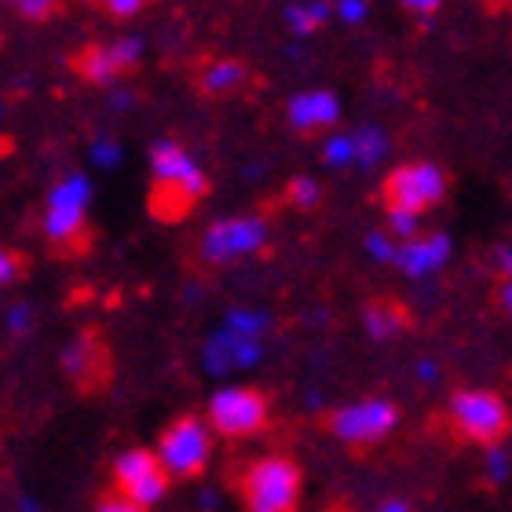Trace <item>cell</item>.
<instances>
[{
    "instance_id": "cell-1",
    "label": "cell",
    "mask_w": 512,
    "mask_h": 512,
    "mask_svg": "<svg viewBox=\"0 0 512 512\" xmlns=\"http://www.w3.org/2000/svg\"><path fill=\"white\" fill-rule=\"evenodd\" d=\"M147 158H150L147 216L165 227L191 220L194 209L213 194V183L202 172V165L176 139H158L150 147Z\"/></svg>"
},
{
    "instance_id": "cell-2",
    "label": "cell",
    "mask_w": 512,
    "mask_h": 512,
    "mask_svg": "<svg viewBox=\"0 0 512 512\" xmlns=\"http://www.w3.org/2000/svg\"><path fill=\"white\" fill-rule=\"evenodd\" d=\"M41 238L48 256L59 260V264H81V260L96 253L99 235L96 224H92V213H88L81 183H59L48 194L41 213Z\"/></svg>"
},
{
    "instance_id": "cell-3",
    "label": "cell",
    "mask_w": 512,
    "mask_h": 512,
    "mask_svg": "<svg viewBox=\"0 0 512 512\" xmlns=\"http://www.w3.org/2000/svg\"><path fill=\"white\" fill-rule=\"evenodd\" d=\"M59 374L77 399H103L118 381V355L114 341L99 322H88L70 337L59 352Z\"/></svg>"
},
{
    "instance_id": "cell-4",
    "label": "cell",
    "mask_w": 512,
    "mask_h": 512,
    "mask_svg": "<svg viewBox=\"0 0 512 512\" xmlns=\"http://www.w3.org/2000/svg\"><path fill=\"white\" fill-rule=\"evenodd\" d=\"M235 491L246 512H300L304 472L289 454H264L238 472Z\"/></svg>"
},
{
    "instance_id": "cell-5",
    "label": "cell",
    "mask_w": 512,
    "mask_h": 512,
    "mask_svg": "<svg viewBox=\"0 0 512 512\" xmlns=\"http://www.w3.org/2000/svg\"><path fill=\"white\" fill-rule=\"evenodd\" d=\"M267 242H271V220L264 213L224 216L202 231L194 246V260L209 271H220V267L242 264L249 256H264Z\"/></svg>"
},
{
    "instance_id": "cell-6",
    "label": "cell",
    "mask_w": 512,
    "mask_h": 512,
    "mask_svg": "<svg viewBox=\"0 0 512 512\" xmlns=\"http://www.w3.org/2000/svg\"><path fill=\"white\" fill-rule=\"evenodd\" d=\"M213 443L216 436L209 432L202 414L194 410H183V414L169 417L165 428L154 439V454L161 458L165 472L172 476V483H191L202 480L209 461H213Z\"/></svg>"
},
{
    "instance_id": "cell-7",
    "label": "cell",
    "mask_w": 512,
    "mask_h": 512,
    "mask_svg": "<svg viewBox=\"0 0 512 512\" xmlns=\"http://www.w3.org/2000/svg\"><path fill=\"white\" fill-rule=\"evenodd\" d=\"M202 417L213 436L242 443V439L267 432V425H271V399L256 384H231V388H220L205 403Z\"/></svg>"
},
{
    "instance_id": "cell-8",
    "label": "cell",
    "mask_w": 512,
    "mask_h": 512,
    "mask_svg": "<svg viewBox=\"0 0 512 512\" xmlns=\"http://www.w3.org/2000/svg\"><path fill=\"white\" fill-rule=\"evenodd\" d=\"M66 70L88 88H110L118 81H132L143 70V48L132 37L85 41L66 52Z\"/></svg>"
},
{
    "instance_id": "cell-9",
    "label": "cell",
    "mask_w": 512,
    "mask_h": 512,
    "mask_svg": "<svg viewBox=\"0 0 512 512\" xmlns=\"http://www.w3.org/2000/svg\"><path fill=\"white\" fill-rule=\"evenodd\" d=\"M450 425L461 439L469 443H480V447H498L512 428V414L505 399L498 392H487V388H461V392L450 395Z\"/></svg>"
},
{
    "instance_id": "cell-10",
    "label": "cell",
    "mask_w": 512,
    "mask_h": 512,
    "mask_svg": "<svg viewBox=\"0 0 512 512\" xmlns=\"http://www.w3.org/2000/svg\"><path fill=\"white\" fill-rule=\"evenodd\" d=\"M107 487L118 491L128 502H139L154 509L158 502H165L172 491V476L165 472L161 458L154 454V447H128L118 458L110 461Z\"/></svg>"
},
{
    "instance_id": "cell-11",
    "label": "cell",
    "mask_w": 512,
    "mask_h": 512,
    "mask_svg": "<svg viewBox=\"0 0 512 512\" xmlns=\"http://www.w3.org/2000/svg\"><path fill=\"white\" fill-rule=\"evenodd\" d=\"M326 432L333 439H341L344 447H377L392 436L399 425V406L392 399H359V403L337 406L326 414Z\"/></svg>"
},
{
    "instance_id": "cell-12",
    "label": "cell",
    "mask_w": 512,
    "mask_h": 512,
    "mask_svg": "<svg viewBox=\"0 0 512 512\" xmlns=\"http://www.w3.org/2000/svg\"><path fill=\"white\" fill-rule=\"evenodd\" d=\"M450 180L443 165L436 161H410V165H399V169L384 180V202L395 205V209H406V213H432L436 205L447 202Z\"/></svg>"
},
{
    "instance_id": "cell-13",
    "label": "cell",
    "mask_w": 512,
    "mask_h": 512,
    "mask_svg": "<svg viewBox=\"0 0 512 512\" xmlns=\"http://www.w3.org/2000/svg\"><path fill=\"white\" fill-rule=\"evenodd\" d=\"M191 88L209 103H227L256 88V70L242 55H202L191 66Z\"/></svg>"
},
{
    "instance_id": "cell-14",
    "label": "cell",
    "mask_w": 512,
    "mask_h": 512,
    "mask_svg": "<svg viewBox=\"0 0 512 512\" xmlns=\"http://www.w3.org/2000/svg\"><path fill=\"white\" fill-rule=\"evenodd\" d=\"M337 121H341V99L333 96L330 88L297 92V96L286 103V125L304 139L326 136Z\"/></svg>"
},
{
    "instance_id": "cell-15",
    "label": "cell",
    "mask_w": 512,
    "mask_h": 512,
    "mask_svg": "<svg viewBox=\"0 0 512 512\" xmlns=\"http://www.w3.org/2000/svg\"><path fill=\"white\" fill-rule=\"evenodd\" d=\"M450 253H454L450 235L432 231V235H414V238H406V242H399L395 264L403 267V275H410V278H428L447 267Z\"/></svg>"
},
{
    "instance_id": "cell-16",
    "label": "cell",
    "mask_w": 512,
    "mask_h": 512,
    "mask_svg": "<svg viewBox=\"0 0 512 512\" xmlns=\"http://www.w3.org/2000/svg\"><path fill=\"white\" fill-rule=\"evenodd\" d=\"M406 311L395 304V300H374V304H366L363 311V326L366 333L374 337V341H392L399 333L406 330Z\"/></svg>"
},
{
    "instance_id": "cell-17",
    "label": "cell",
    "mask_w": 512,
    "mask_h": 512,
    "mask_svg": "<svg viewBox=\"0 0 512 512\" xmlns=\"http://www.w3.org/2000/svg\"><path fill=\"white\" fill-rule=\"evenodd\" d=\"M4 8L15 15V19L30 22V26H48V22L63 19L70 0H4Z\"/></svg>"
},
{
    "instance_id": "cell-18",
    "label": "cell",
    "mask_w": 512,
    "mask_h": 512,
    "mask_svg": "<svg viewBox=\"0 0 512 512\" xmlns=\"http://www.w3.org/2000/svg\"><path fill=\"white\" fill-rule=\"evenodd\" d=\"M330 15H333V8L326 4V0H308V4H293V8H286L289 30L300 33V37L322 30V26L330 22Z\"/></svg>"
},
{
    "instance_id": "cell-19",
    "label": "cell",
    "mask_w": 512,
    "mask_h": 512,
    "mask_svg": "<svg viewBox=\"0 0 512 512\" xmlns=\"http://www.w3.org/2000/svg\"><path fill=\"white\" fill-rule=\"evenodd\" d=\"M352 143H355V165H363V169H374L377 161L388 154V132L377 125H366L359 132H352Z\"/></svg>"
},
{
    "instance_id": "cell-20",
    "label": "cell",
    "mask_w": 512,
    "mask_h": 512,
    "mask_svg": "<svg viewBox=\"0 0 512 512\" xmlns=\"http://www.w3.org/2000/svg\"><path fill=\"white\" fill-rule=\"evenodd\" d=\"M33 275V256L19 246H4L0 242V289L22 286Z\"/></svg>"
},
{
    "instance_id": "cell-21",
    "label": "cell",
    "mask_w": 512,
    "mask_h": 512,
    "mask_svg": "<svg viewBox=\"0 0 512 512\" xmlns=\"http://www.w3.org/2000/svg\"><path fill=\"white\" fill-rule=\"evenodd\" d=\"M85 4L110 22H132V19H139L147 8H154L158 0H85Z\"/></svg>"
},
{
    "instance_id": "cell-22",
    "label": "cell",
    "mask_w": 512,
    "mask_h": 512,
    "mask_svg": "<svg viewBox=\"0 0 512 512\" xmlns=\"http://www.w3.org/2000/svg\"><path fill=\"white\" fill-rule=\"evenodd\" d=\"M286 202L300 213H311V209H319L322 202V187L319 180H311V176H293L286 183Z\"/></svg>"
},
{
    "instance_id": "cell-23",
    "label": "cell",
    "mask_w": 512,
    "mask_h": 512,
    "mask_svg": "<svg viewBox=\"0 0 512 512\" xmlns=\"http://www.w3.org/2000/svg\"><path fill=\"white\" fill-rule=\"evenodd\" d=\"M384 216H388V235L399 238V242L421 235V216H417V213H406V209H395V205H388V209H384Z\"/></svg>"
},
{
    "instance_id": "cell-24",
    "label": "cell",
    "mask_w": 512,
    "mask_h": 512,
    "mask_svg": "<svg viewBox=\"0 0 512 512\" xmlns=\"http://www.w3.org/2000/svg\"><path fill=\"white\" fill-rule=\"evenodd\" d=\"M322 161H326V165H355V143H352V136H344V132H333V136L322 143Z\"/></svg>"
},
{
    "instance_id": "cell-25",
    "label": "cell",
    "mask_w": 512,
    "mask_h": 512,
    "mask_svg": "<svg viewBox=\"0 0 512 512\" xmlns=\"http://www.w3.org/2000/svg\"><path fill=\"white\" fill-rule=\"evenodd\" d=\"M395 249H399V242L388 231H370L366 235V253L374 256L377 264H395Z\"/></svg>"
},
{
    "instance_id": "cell-26",
    "label": "cell",
    "mask_w": 512,
    "mask_h": 512,
    "mask_svg": "<svg viewBox=\"0 0 512 512\" xmlns=\"http://www.w3.org/2000/svg\"><path fill=\"white\" fill-rule=\"evenodd\" d=\"M92 512H150L147 505H139V502H128V498H121L118 491H103L96 494V502H92Z\"/></svg>"
},
{
    "instance_id": "cell-27",
    "label": "cell",
    "mask_w": 512,
    "mask_h": 512,
    "mask_svg": "<svg viewBox=\"0 0 512 512\" xmlns=\"http://www.w3.org/2000/svg\"><path fill=\"white\" fill-rule=\"evenodd\" d=\"M337 15L344 19V26H359V22L370 15V4L366 0H337Z\"/></svg>"
},
{
    "instance_id": "cell-28",
    "label": "cell",
    "mask_w": 512,
    "mask_h": 512,
    "mask_svg": "<svg viewBox=\"0 0 512 512\" xmlns=\"http://www.w3.org/2000/svg\"><path fill=\"white\" fill-rule=\"evenodd\" d=\"M491 267L502 282L505 278H512V246H494L491 249Z\"/></svg>"
},
{
    "instance_id": "cell-29",
    "label": "cell",
    "mask_w": 512,
    "mask_h": 512,
    "mask_svg": "<svg viewBox=\"0 0 512 512\" xmlns=\"http://www.w3.org/2000/svg\"><path fill=\"white\" fill-rule=\"evenodd\" d=\"M399 4H403V11L417 15V19H432V15L443 8V0H399Z\"/></svg>"
},
{
    "instance_id": "cell-30",
    "label": "cell",
    "mask_w": 512,
    "mask_h": 512,
    "mask_svg": "<svg viewBox=\"0 0 512 512\" xmlns=\"http://www.w3.org/2000/svg\"><path fill=\"white\" fill-rule=\"evenodd\" d=\"M487 476H491V480H502L505 476V454L498 447L487 450Z\"/></svg>"
},
{
    "instance_id": "cell-31",
    "label": "cell",
    "mask_w": 512,
    "mask_h": 512,
    "mask_svg": "<svg viewBox=\"0 0 512 512\" xmlns=\"http://www.w3.org/2000/svg\"><path fill=\"white\" fill-rule=\"evenodd\" d=\"M498 300H502V308L512 315V278H505L502 289H498Z\"/></svg>"
},
{
    "instance_id": "cell-32",
    "label": "cell",
    "mask_w": 512,
    "mask_h": 512,
    "mask_svg": "<svg viewBox=\"0 0 512 512\" xmlns=\"http://www.w3.org/2000/svg\"><path fill=\"white\" fill-rule=\"evenodd\" d=\"M436 374H439L436 363H421V366H417V377H421V381H436Z\"/></svg>"
},
{
    "instance_id": "cell-33",
    "label": "cell",
    "mask_w": 512,
    "mask_h": 512,
    "mask_svg": "<svg viewBox=\"0 0 512 512\" xmlns=\"http://www.w3.org/2000/svg\"><path fill=\"white\" fill-rule=\"evenodd\" d=\"M377 512H414V509H410L406 502H399V498H392V502H384Z\"/></svg>"
},
{
    "instance_id": "cell-34",
    "label": "cell",
    "mask_w": 512,
    "mask_h": 512,
    "mask_svg": "<svg viewBox=\"0 0 512 512\" xmlns=\"http://www.w3.org/2000/svg\"><path fill=\"white\" fill-rule=\"evenodd\" d=\"M330 512H355V509H348V505H333Z\"/></svg>"
},
{
    "instance_id": "cell-35",
    "label": "cell",
    "mask_w": 512,
    "mask_h": 512,
    "mask_svg": "<svg viewBox=\"0 0 512 512\" xmlns=\"http://www.w3.org/2000/svg\"><path fill=\"white\" fill-rule=\"evenodd\" d=\"M0 450H4V432H0Z\"/></svg>"
}]
</instances>
